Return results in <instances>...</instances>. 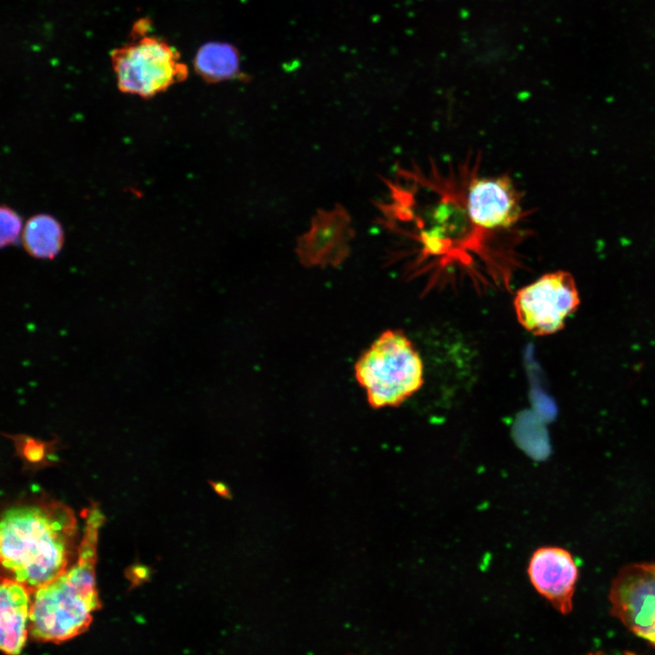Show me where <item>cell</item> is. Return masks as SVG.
<instances>
[{
  "label": "cell",
  "instance_id": "6da1fadb",
  "mask_svg": "<svg viewBox=\"0 0 655 655\" xmlns=\"http://www.w3.org/2000/svg\"><path fill=\"white\" fill-rule=\"evenodd\" d=\"M76 534L74 512L62 502L11 509L1 521L2 565L35 591L66 570Z\"/></svg>",
  "mask_w": 655,
  "mask_h": 655
},
{
  "label": "cell",
  "instance_id": "7a4b0ae2",
  "mask_svg": "<svg viewBox=\"0 0 655 655\" xmlns=\"http://www.w3.org/2000/svg\"><path fill=\"white\" fill-rule=\"evenodd\" d=\"M103 519L99 509L86 510L77 562L34 591L29 630L36 640L58 643L72 639L88 628L92 613L100 608L95 565Z\"/></svg>",
  "mask_w": 655,
  "mask_h": 655
},
{
  "label": "cell",
  "instance_id": "3957f363",
  "mask_svg": "<svg viewBox=\"0 0 655 655\" xmlns=\"http://www.w3.org/2000/svg\"><path fill=\"white\" fill-rule=\"evenodd\" d=\"M355 375L372 408L397 407L421 388L423 363L401 330H387L358 358Z\"/></svg>",
  "mask_w": 655,
  "mask_h": 655
},
{
  "label": "cell",
  "instance_id": "277c9868",
  "mask_svg": "<svg viewBox=\"0 0 655 655\" xmlns=\"http://www.w3.org/2000/svg\"><path fill=\"white\" fill-rule=\"evenodd\" d=\"M118 89L125 94L152 98L187 77L179 53L166 42L143 36L110 55Z\"/></svg>",
  "mask_w": 655,
  "mask_h": 655
},
{
  "label": "cell",
  "instance_id": "5b68a950",
  "mask_svg": "<svg viewBox=\"0 0 655 655\" xmlns=\"http://www.w3.org/2000/svg\"><path fill=\"white\" fill-rule=\"evenodd\" d=\"M482 163L480 152L470 153L465 186L470 214L490 234L509 231L526 217L523 193L510 175L488 174Z\"/></svg>",
  "mask_w": 655,
  "mask_h": 655
},
{
  "label": "cell",
  "instance_id": "8992f818",
  "mask_svg": "<svg viewBox=\"0 0 655 655\" xmlns=\"http://www.w3.org/2000/svg\"><path fill=\"white\" fill-rule=\"evenodd\" d=\"M579 296L573 277L565 271L548 273L519 289L514 299L521 326L538 336L560 330L577 310Z\"/></svg>",
  "mask_w": 655,
  "mask_h": 655
},
{
  "label": "cell",
  "instance_id": "52a82bcc",
  "mask_svg": "<svg viewBox=\"0 0 655 655\" xmlns=\"http://www.w3.org/2000/svg\"><path fill=\"white\" fill-rule=\"evenodd\" d=\"M610 614L655 647V562L630 563L614 577Z\"/></svg>",
  "mask_w": 655,
  "mask_h": 655
},
{
  "label": "cell",
  "instance_id": "ba28073f",
  "mask_svg": "<svg viewBox=\"0 0 655 655\" xmlns=\"http://www.w3.org/2000/svg\"><path fill=\"white\" fill-rule=\"evenodd\" d=\"M527 573L537 592L559 612L568 615L572 611L579 569L569 551L555 546L538 548L529 559Z\"/></svg>",
  "mask_w": 655,
  "mask_h": 655
},
{
  "label": "cell",
  "instance_id": "9c48e42d",
  "mask_svg": "<svg viewBox=\"0 0 655 655\" xmlns=\"http://www.w3.org/2000/svg\"><path fill=\"white\" fill-rule=\"evenodd\" d=\"M354 235L348 210L337 204L317 212L309 230L298 238L297 251L307 265H337L347 257Z\"/></svg>",
  "mask_w": 655,
  "mask_h": 655
},
{
  "label": "cell",
  "instance_id": "30bf717a",
  "mask_svg": "<svg viewBox=\"0 0 655 655\" xmlns=\"http://www.w3.org/2000/svg\"><path fill=\"white\" fill-rule=\"evenodd\" d=\"M24 584L5 579L1 585V638L0 647L6 655H19L27 638L31 597Z\"/></svg>",
  "mask_w": 655,
  "mask_h": 655
},
{
  "label": "cell",
  "instance_id": "8fae6325",
  "mask_svg": "<svg viewBox=\"0 0 655 655\" xmlns=\"http://www.w3.org/2000/svg\"><path fill=\"white\" fill-rule=\"evenodd\" d=\"M238 51L230 44L210 42L203 45L194 59L196 72L214 84L240 77Z\"/></svg>",
  "mask_w": 655,
  "mask_h": 655
},
{
  "label": "cell",
  "instance_id": "7c38bea8",
  "mask_svg": "<svg viewBox=\"0 0 655 655\" xmlns=\"http://www.w3.org/2000/svg\"><path fill=\"white\" fill-rule=\"evenodd\" d=\"M26 253L39 259H52L62 249L65 235L61 224L48 214H37L25 224L21 235Z\"/></svg>",
  "mask_w": 655,
  "mask_h": 655
},
{
  "label": "cell",
  "instance_id": "4fadbf2b",
  "mask_svg": "<svg viewBox=\"0 0 655 655\" xmlns=\"http://www.w3.org/2000/svg\"><path fill=\"white\" fill-rule=\"evenodd\" d=\"M14 442L19 457L30 467L39 468L50 465L56 457L53 454V444L25 435L8 436Z\"/></svg>",
  "mask_w": 655,
  "mask_h": 655
},
{
  "label": "cell",
  "instance_id": "5bb4252c",
  "mask_svg": "<svg viewBox=\"0 0 655 655\" xmlns=\"http://www.w3.org/2000/svg\"><path fill=\"white\" fill-rule=\"evenodd\" d=\"M1 237L0 245L4 248L15 245L23 232L22 219L11 207L3 205L0 209Z\"/></svg>",
  "mask_w": 655,
  "mask_h": 655
},
{
  "label": "cell",
  "instance_id": "9a60e30c",
  "mask_svg": "<svg viewBox=\"0 0 655 655\" xmlns=\"http://www.w3.org/2000/svg\"><path fill=\"white\" fill-rule=\"evenodd\" d=\"M588 655H605V654L601 651H595V652H591ZM629 655H634V654H629Z\"/></svg>",
  "mask_w": 655,
  "mask_h": 655
}]
</instances>
